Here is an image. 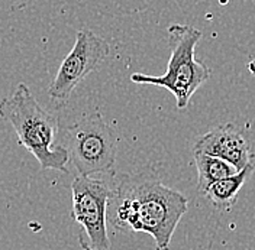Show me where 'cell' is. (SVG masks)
Returning a JSON list of instances; mask_svg holds the SVG:
<instances>
[{"label": "cell", "instance_id": "cell-1", "mask_svg": "<svg viewBox=\"0 0 255 250\" xmlns=\"http://www.w3.org/2000/svg\"><path fill=\"white\" fill-rule=\"evenodd\" d=\"M109 207L115 208L113 226L122 232L152 236L155 250H170L175 229L187 213L189 200L157 179L125 178L115 189Z\"/></svg>", "mask_w": 255, "mask_h": 250}, {"label": "cell", "instance_id": "cell-4", "mask_svg": "<svg viewBox=\"0 0 255 250\" xmlns=\"http://www.w3.org/2000/svg\"><path fill=\"white\" fill-rule=\"evenodd\" d=\"M63 148L80 175L111 173L118 155V139L100 113H92L64 132Z\"/></svg>", "mask_w": 255, "mask_h": 250}, {"label": "cell", "instance_id": "cell-2", "mask_svg": "<svg viewBox=\"0 0 255 250\" xmlns=\"http://www.w3.org/2000/svg\"><path fill=\"white\" fill-rule=\"evenodd\" d=\"M0 117L13 127L19 143L35 157L42 171L68 173V152L57 142L58 119L38 103L25 83L0 100Z\"/></svg>", "mask_w": 255, "mask_h": 250}, {"label": "cell", "instance_id": "cell-5", "mask_svg": "<svg viewBox=\"0 0 255 250\" xmlns=\"http://www.w3.org/2000/svg\"><path fill=\"white\" fill-rule=\"evenodd\" d=\"M71 217L80 224L81 250H109L108 210L115 189L100 178L79 175L71 182Z\"/></svg>", "mask_w": 255, "mask_h": 250}, {"label": "cell", "instance_id": "cell-6", "mask_svg": "<svg viewBox=\"0 0 255 250\" xmlns=\"http://www.w3.org/2000/svg\"><path fill=\"white\" fill-rule=\"evenodd\" d=\"M109 54L111 47L102 36L89 29L77 32L74 47L63 60L55 79L48 87V95L60 103L67 101L76 87L96 71Z\"/></svg>", "mask_w": 255, "mask_h": 250}, {"label": "cell", "instance_id": "cell-9", "mask_svg": "<svg viewBox=\"0 0 255 250\" xmlns=\"http://www.w3.org/2000/svg\"><path fill=\"white\" fill-rule=\"evenodd\" d=\"M193 158H194V164L197 168V175H199L197 188L203 195L210 188V185L238 172L234 165H231L229 162L223 161L221 158L212 157L203 152H193Z\"/></svg>", "mask_w": 255, "mask_h": 250}, {"label": "cell", "instance_id": "cell-8", "mask_svg": "<svg viewBox=\"0 0 255 250\" xmlns=\"http://www.w3.org/2000/svg\"><path fill=\"white\" fill-rule=\"evenodd\" d=\"M255 171V155L250 161V164L242 168L237 173L223 178L221 181L215 182L213 185L205 192V197L212 203V205L221 211H229L237 201H238L239 191L242 189L247 179L254 173Z\"/></svg>", "mask_w": 255, "mask_h": 250}, {"label": "cell", "instance_id": "cell-3", "mask_svg": "<svg viewBox=\"0 0 255 250\" xmlns=\"http://www.w3.org/2000/svg\"><path fill=\"white\" fill-rule=\"evenodd\" d=\"M170 60L167 71L162 76L132 74L130 81L135 84L157 85L168 90L175 97L177 107L186 109L190 98L207 80L210 70L203 63L196 60V47L202 38V32L191 25L173 23L168 29Z\"/></svg>", "mask_w": 255, "mask_h": 250}, {"label": "cell", "instance_id": "cell-7", "mask_svg": "<svg viewBox=\"0 0 255 250\" xmlns=\"http://www.w3.org/2000/svg\"><path fill=\"white\" fill-rule=\"evenodd\" d=\"M193 152H203L221 158L234 165L238 171L245 168L255 155V152L251 151V143L244 133L231 123L216 126L197 138Z\"/></svg>", "mask_w": 255, "mask_h": 250}]
</instances>
